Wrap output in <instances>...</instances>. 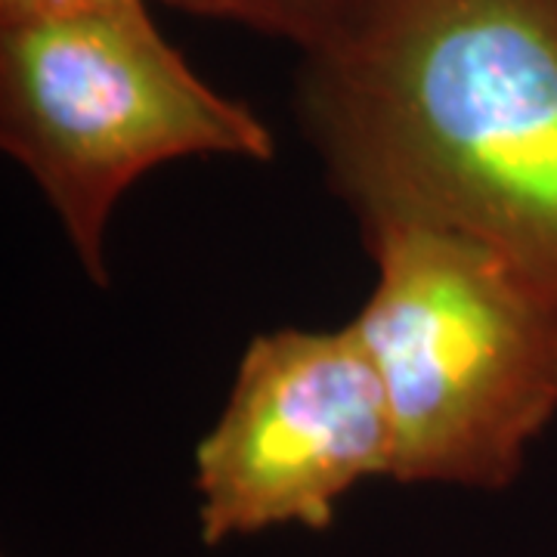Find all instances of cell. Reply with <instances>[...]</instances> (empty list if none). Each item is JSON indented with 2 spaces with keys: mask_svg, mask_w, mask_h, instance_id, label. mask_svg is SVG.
Returning <instances> with one entry per match:
<instances>
[{
  "mask_svg": "<svg viewBox=\"0 0 557 557\" xmlns=\"http://www.w3.org/2000/svg\"><path fill=\"white\" fill-rule=\"evenodd\" d=\"M295 112L359 230H456L557 292V0H354Z\"/></svg>",
  "mask_w": 557,
  "mask_h": 557,
  "instance_id": "cell-1",
  "label": "cell"
},
{
  "mask_svg": "<svg viewBox=\"0 0 557 557\" xmlns=\"http://www.w3.org/2000/svg\"><path fill=\"white\" fill-rule=\"evenodd\" d=\"M375 285L350 329L394 418V480L502 493L557 418V292L483 239L362 226Z\"/></svg>",
  "mask_w": 557,
  "mask_h": 557,
  "instance_id": "cell-2",
  "label": "cell"
},
{
  "mask_svg": "<svg viewBox=\"0 0 557 557\" xmlns=\"http://www.w3.org/2000/svg\"><path fill=\"white\" fill-rule=\"evenodd\" d=\"M0 146L35 180L100 288L109 220L137 180L177 159L276 152L263 119L201 78L156 20L3 25Z\"/></svg>",
  "mask_w": 557,
  "mask_h": 557,
  "instance_id": "cell-3",
  "label": "cell"
},
{
  "mask_svg": "<svg viewBox=\"0 0 557 557\" xmlns=\"http://www.w3.org/2000/svg\"><path fill=\"white\" fill-rule=\"evenodd\" d=\"M394 461L391 406L350 322L258 335L196 446L199 539L220 548L285 527L329 530L357 486L394 480Z\"/></svg>",
  "mask_w": 557,
  "mask_h": 557,
  "instance_id": "cell-4",
  "label": "cell"
},
{
  "mask_svg": "<svg viewBox=\"0 0 557 557\" xmlns=\"http://www.w3.org/2000/svg\"><path fill=\"white\" fill-rule=\"evenodd\" d=\"M171 7L205 20H223L260 35L295 44L300 53L329 38L354 0H168Z\"/></svg>",
  "mask_w": 557,
  "mask_h": 557,
  "instance_id": "cell-5",
  "label": "cell"
},
{
  "mask_svg": "<svg viewBox=\"0 0 557 557\" xmlns=\"http://www.w3.org/2000/svg\"><path fill=\"white\" fill-rule=\"evenodd\" d=\"M60 20L152 22V13L146 0H0V28Z\"/></svg>",
  "mask_w": 557,
  "mask_h": 557,
  "instance_id": "cell-6",
  "label": "cell"
}]
</instances>
